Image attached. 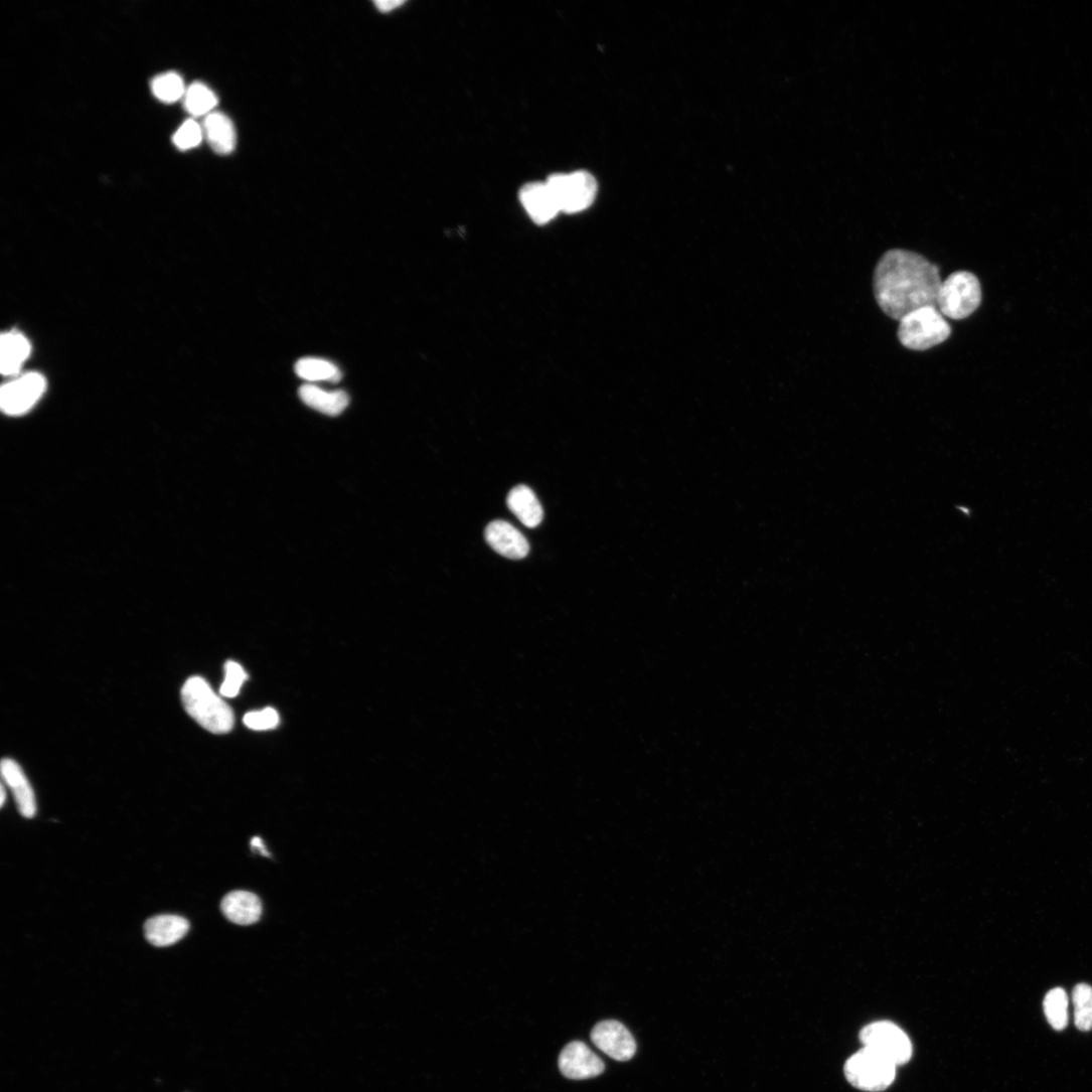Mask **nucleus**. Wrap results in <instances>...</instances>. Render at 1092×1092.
<instances>
[{"label":"nucleus","instance_id":"nucleus-1","mask_svg":"<svg viewBox=\"0 0 1092 1092\" xmlns=\"http://www.w3.org/2000/svg\"><path fill=\"white\" fill-rule=\"evenodd\" d=\"M942 283L936 265L918 254L895 250L878 264L873 287L882 310L901 321L916 310L937 307Z\"/></svg>","mask_w":1092,"mask_h":1092},{"label":"nucleus","instance_id":"nucleus-2","mask_svg":"<svg viewBox=\"0 0 1092 1092\" xmlns=\"http://www.w3.org/2000/svg\"><path fill=\"white\" fill-rule=\"evenodd\" d=\"M181 699L186 713L204 730L214 735L232 731L233 711L203 678H189L181 689Z\"/></svg>","mask_w":1092,"mask_h":1092},{"label":"nucleus","instance_id":"nucleus-3","mask_svg":"<svg viewBox=\"0 0 1092 1092\" xmlns=\"http://www.w3.org/2000/svg\"><path fill=\"white\" fill-rule=\"evenodd\" d=\"M951 332L950 324L937 307H925L900 321L898 335L905 347L923 351L946 341Z\"/></svg>","mask_w":1092,"mask_h":1092},{"label":"nucleus","instance_id":"nucleus-4","mask_svg":"<svg viewBox=\"0 0 1092 1092\" xmlns=\"http://www.w3.org/2000/svg\"><path fill=\"white\" fill-rule=\"evenodd\" d=\"M981 299L978 279L971 273L957 272L942 283L937 308L944 317L962 320L978 309Z\"/></svg>","mask_w":1092,"mask_h":1092},{"label":"nucleus","instance_id":"nucleus-5","mask_svg":"<svg viewBox=\"0 0 1092 1092\" xmlns=\"http://www.w3.org/2000/svg\"><path fill=\"white\" fill-rule=\"evenodd\" d=\"M897 1066L873 1051L863 1048L844 1065V1075L855 1088L878 1092L888 1089L895 1081Z\"/></svg>","mask_w":1092,"mask_h":1092},{"label":"nucleus","instance_id":"nucleus-6","mask_svg":"<svg viewBox=\"0 0 1092 1092\" xmlns=\"http://www.w3.org/2000/svg\"><path fill=\"white\" fill-rule=\"evenodd\" d=\"M860 1041L874 1053L889 1060L897 1067L907 1064L913 1057V1044L909 1036L891 1022H878L865 1027Z\"/></svg>","mask_w":1092,"mask_h":1092},{"label":"nucleus","instance_id":"nucleus-7","mask_svg":"<svg viewBox=\"0 0 1092 1092\" xmlns=\"http://www.w3.org/2000/svg\"><path fill=\"white\" fill-rule=\"evenodd\" d=\"M545 181L558 200L561 212L577 213L589 208L598 192L596 178L584 170L556 173Z\"/></svg>","mask_w":1092,"mask_h":1092},{"label":"nucleus","instance_id":"nucleus-8","mask_svg":"<svg viewBox=\"0 0 1092 1092\" xmlns=\"http://www.w3.org/2000/svg\"><path fill=\"white\" fill-rule=\"evenodd\" d=\"M46 388V380L39 373L25 374L3 386L0 404L9 415H21L33 408Z\"/></svg>","mask_w":1092,"mask_h":1092},{"label":"nucleus","instance_id":"nucleus-9","mask_svg":"<svg viewBox=\"0 0 1092 1092\" xmlns=\"http://www.w3.org/2000/svg\"><path fill=\"white\" fill-rule=\"evenodd\" d=\"M595 1046L617 1061H628L636 1052V1043L631 1033L617 1021H604L595 1026L591 1033Z\"/></svg>","mask_w":1092,"mask_h":1092},{"label":"nucleus","instance_id":"nucleus-10","mask_svg":"<svg viewBox=\"0 0 1092 1092\" xmlns=\"http://www.w3.org/2000/svg\"><path fill=\"white\" fill-rule=\"evenodd\" d=\"M561 1072L570 1079L584 1080L599 1076L605 1070L603 1061L583 1042L570 1043L559 1059Z\"/></svg>","mask_w":1092,"mask_h":1092},{"label":"nucleus","instance_id":"nucleus-11","mask_svg":"<svg viewBox=\"0 0 1092 1092\" xmlns=\"http://www.w3.org/2000/svg\"><path fill=\"white\" fill-rule=\"evenodd\" d=\"M519 198L531 220L537 225L549 224L561 212L558 200L547 181L525 184L520 189Z\"/></svg>","mask_w":1092,"mask_h":1092},{"label":"nucleus","instance_id":"nucleus-12","mask_svg":"<svg viewBox=\"0 0 1092 1092\" xmlns=\"http://www.w3.org/2000/svg\"><path fill=\"white\" fill-rule=\"evenodd\" d=\"M485 537L494 551L507 559H524L530 550L525 536L506 521L497 520L490 523L486 528Z\"/></svg>","mask_w":1092,"mask_h":1092},{"label":"nucleus","instance_id":"nucleus-13","mask_svg":"<svg viewBox=\"0 0 1092 1092\" xmlns=\"http://www.w3.org/2000/svg\"><path fill=\"white\" fill-rule=\"evenodd\" d=\"M2 775L4 783L14 794L20 813L27 818L34 817L37 811L35 793L20 765L14 760L4 759Z\"/></svg>","mask_w":1092,"mask_h":1092},{"label":"nucleus","instance_id":"nucleus-14","mask_svg":"<svg viewBox=\"0 0 1092 1092\" xmlns=\"http://www.w3.org/2000/svg\"><path fill=\"white\" fill-rule=\"evenodd\" d=\"M189 930L184 918L162 915L148 920L144 926L147 941L156 947H168L179 942Z\"/></svg>","mask_w":1092,"mask_h":1092},{"label":"nucleus","instance_id":"nucleus-15","mask_svg":"<svg viewBox=\"0 0 1092 1092\" xmlns=\"http://www.w3.org/2000/svg\"><path fill=\"white\" fill-rule=\"evenodd\" d=\"M221 910L230 922L250 926L260 921L263 915V904L255 894L238 891L223 899Z\"/></svg>","mask_w":1092,"mask_h":1092},{"label":"nucleus","instance_id":"nucleus-16","mask_svg":"<svg viewBox=\"0 0 1092 1092\" xmlns=\"http://www.w3.org/2000/svg\"><path fill=\"white\" fill-rule=\"evenodd\" d=\"M203 135L211 149L221 155H227L237 148V130L233 122L222 113H211L203 122Z\"/></svg>","mask_w":1092,"mask_h":1092},{"label":"nucleus","instance_id":"nucleus-17","mask_svg":"<svg viewBox=\"0 0 1092 1092\" xmlns=\"http://www.w3.org/2000/svg\"><path fill=\"white\" fill-rule=\"evenodd\" d=\"M301 400L310 408L328 416L340 415L349 404V397L344 391L327 392L321 387L307 383L299 389Z\"/></svg>","mask_w":1092,"mask_h":1092},{"label":"nucleus","instance_id":"nucleus-18","mask_svg":"<svg viewBox=\"0 0 1092 1092\" xmlns=\"http://www.w3.org/2000/svg\"><path fill=\"white\" fill-rule=\"evenodd\" d=\"M510 511L528 528L538 526L543 519V509L534 492L520 485L511 490L507 498Z\"/></svg>","mask_w":1092,"mask_h":1092},{"label":"nucleus","instance_id":"nucleus-19","mask_svg":"<svg viewBox=\"0 0 1092 1092\" xmlns=\"http://www.w3.org/2000/svg\"><path fill=\"white\" fill-rule=\"evenodd\" d=\"M31 345L25 336L19 333H7L2 336V358L0 368L6 375L19 372L29 357Z\"/></svg>","mask_w":1092,"mask_h":1092},{"label":"nucleus","instance_id":"nucleus-20","mask_svg":"<svg viewBox=\"0 0 1092 1092\" xmlns=\"http://www.w3.org/2000/svg\"><path fill=\"white\" fill-rule=\"evenodd\" d=\"M295 370L300 377L309 381L337 382L341 379L340 369L334 363L322 358H302L296 363Z\"/></svg>","mask_w":1092,"mask_h":1092},{"label":"nucleus","instance_id":"nucleus-21","mask_svg":"<svg viewBox=\"0 0 1092 1092\" xmlns=\"http://www.w3.org/2000/svg\"><path fill=\"white\" fill-rule=\"evenodd\" d=\"M183 99L185 110L193 117L207 116L217 105L215 94L200 83L188 87Z\"/></svg>","mask_w":1092,"mask_h":1092},{"label":"nucleus","instance_id":"nucleus-22","mask_svg":"<svg viewBox=\"0 0 1092 1092\" xmlns=\"http://www.w3.org/2000/svg\"><path fill=\"white\" fill-rule=\"evenodd\" d=\"M1069 998L1066 991L1057 987L1050 990L1044 999V1011L1050 1026L1056 1031H1063L1069 1022Z\"/></svg>","mask_w":1092,"mask_h":1092},{"label":"nucleus","instance_id":"nucleus-23","mask_svg":"<svg viewBox=\"0 0 1092 1092\" xmlns=\"http://www.w3.org/2000/svg\"><path fill=\"white\" fill-rule=\"evenodd\" d=\"M154 97L164 104L176 103L184 98L186 89L182 77L175 72H166L156 76L151 83Z\"/></svg>","mask_w":1092,"mask_h":1092},{"label":"nucleus","instance_id":"nucleus-24","mask_svg":"<svg viewBox=\"0 0 1092 1092\" xmlns=\"http://www.w3.org/2000/svg\"><path fill=\"white\" fill-rule=\"evenodd\" d=\"M1074 1024L1082 1032L1092 1030V987L1085 983L1077 984L1072 992Z\"/></svg>","mask_w":1092,"mask_h":1092},{"label":"nucleus","instance_id":"nucleus-25","mask_svg":"<svg viewBox=\"0 0 1092 1092\" xmlns=\"http://www.w3.org/2000/svg\"><path fill=\"white\" fill-rule=\"evenodd\" d=\"M203 129L194 120L185 121L173 135L174 145L181 151L197 147L203 138Z\"/></svg>","mask_w":1092,"mask_h":1092},{"label":"nucleus","instance_id":"nucleus-26","mask_svg":"<svg viewBox=\"0 0 1092 1092\" xmlns=\"http://www.w3.org/2000/svg\"><path fill=\"white\" fill-rule=\"evenodd\" d=\"M248 678L249 676L242 665L228 661L225 665V680L220 689L221 695L227 698L237 697Z\"/></svg>","mask_w":1092,"mask_h":1092},{"label":"nucleus","instance_id":"nucleus-27","mask_svg":"<svg viewBox=\"0 0 1092 1092\" xmlns=\"http://www.w3.org/2000/svg\"><path fill=\"white\" fill-rule=\"evenodd\" d=\"M244 722L251 730L269 731L279 726L280 716L276 710L268 708L261 712L249 713Z\"/></svg>","mask_w":1092,"mask_h":1092},{"label":"nucleus","instance_id":"nucleus-28","mask_svg":"<svg viewBox=\"0 0 1092 1092\" xmlns=\"http://www.w3.org/2000/svg\"><path fill=\"white\" fill-rule=\"evenodd\" d=\"M404 4L405 3L400 2V0H379V2H375L376 8L382 13H388Z\"/></svg>","mask_w":1092,"mask_h":1092},{"label":"nucleus","instance_id":"nucleus-29","mask_svg":"<svg viewBox=\"0 0 1092 1092\" xmlns=\"http://www.w3.org/2000/svg\"><path fill=\"white\" fill-rule=\"evenodd\" d=\"M252 845H253L254 848L259 849L264 855L270 856V853L267 850V848H266V846L264 844V841H263V839L261 837H259V836L254 837L252 839Z\"/></svg>","mask_w":1092,"mask_h":1092},{"label":"nucleus","instance_id":"nucleus-30","mask_svg":"<svg viewBox=\"0 0 1092 1092\" xmlns=\"http://www.w3.org/2000/svg\"><path fill=\"white\" fill-rule=\"evenodd\" d=\"M6 798H7V793H6L5 783H3L2 784V798H0V804H2V806L5 805Z\"/></svg>","mask_w":1092,"mask_h":1092}]
</instances>
